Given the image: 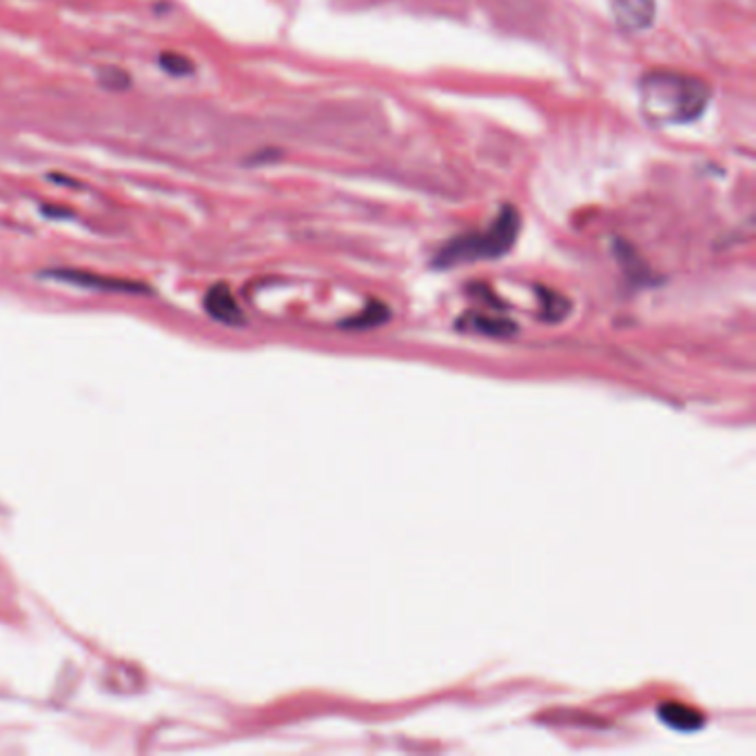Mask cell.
<instances>
[{
    "label": "cell",
    "instance_id": "1",
    "mask_svg": "<svg viewBox=\"0 0 756 756\" xmlns=\"http://www.w3.org/2000/svg\"><path fill=\"white\" fill-rule=\"evenodd\" d=\"M641 112L653 125H690L704 116L710 102L708 85L688 74L651 72L639 87Z\"/></svg>",
    "mask_w": 756,
    "mask_h": 756
},
{
    "label": "cell",
    "instance_id": "2",
    "mask_svg": "<svg viewBox=\"0 0 756 756\" xmlns=\"http://www.w3.org/2000/svg\"><path fill=\"white\" fill-rule=\"evenodd\" d=\"M521 231V218L519 211L513 204H504L495 223L481 231V234H466L453 238L449 244L440 249L436 255L433 266L438 268H453L479 260H497L506 255Z\"/></svg>",
    "mask_w": 756,
    "mask_h": 756
},
{
    "label": "cell",
    "instance_id": "3",
    "mask_svg": "<svg viewBox=\"0 0 756 756\" xmlns=\"http://www.w3.org/2000/svg\"><path fill=\"white\" fill-rule=\"evenodd\" d=\"M613 16L626 32H643L655 21V0H610Z\"/></svg>",
    "mask_w": 756,
    "mask_h": 756
},
{
    "label": "cell",
    "instance_id": "4",
    "mask_svg": "<svg viewBox=\"0 0 756 756\" xmlns=\"http://www.w3.org/2000/svg\"><path fill=\"white\" fill-rule=\"evenodd\" d=\"M204 306L209 311L211 317L220 319L225 324H242V308L236 302L234 293L229 291L227 285H215L209 289L206 298H204Z\"/></svg>",
    "mask_w": 756,
    "mask_h": 756
},
{
    "label": "cell",
    "instance_id": "5",
    "mask_svg": "<svg viewBox=\"0 0 756 756\" xmlns=\"http://www.w3.org/2000/svg\"><path fill=\"white\" fill-rule=\"evenodd\" d=\"M659 719L679 732H694L704 726V717H701L694 708H688L681 704H664L659 708Z\"/></svg>",
    "mask_w": 756,
    "mask_h": 756
},
{
    "label": "cell",
    "instance_id": "6",
    "mask_svg": "<svg viewBox=\"0 0 756 756\" xmlns=\"http://www.w3.org/2000/svg\"><path fill=\"white\" fill-rule=\"evenodd\" d=\"M462 327L475 331V333H483V336H508L515 331V324L508 319H500V317H489V315H468Z\"/></svg>",
    "mask_w": 756,
    "mask_h": 756
},
{
    "label": "cell",
    "instance_id": "7",
    "mask_svg": "<svg viewBox=\"0 0 756 756\" xmlns=\"http://www.w3.org/2000/svg\"><path fill=\"white\" fill-rule=\"evenodd\" d=\"M53 278L67 280V282H76V285H85V287H98V289L142 291L140 285H129V282H121V280H106V278H98V276H89V274H78V272H59V274H53Z\"/></svg>",
    "mask_w": 756,
    "mask_h": 756
},
{
    "label": "cell",
    "instance_id": "8",
    "mask_svg": "<svg viewBox=\"0 0 756 756\" xmlns=\"http://www.w3.org/2000/svg\"><path fill=\"white\" fill-rule=\"evenodd\" d=\"M387 306H382L380 302H370L368 304V308L360 315V317H355V319H351V322H346L344 324V327H353V329H370V327H377V324H382L385 319H387Z\"/></svg>",
    "mask_w": 756,
    "mask_h": 756
},
{
    "label": "cell",
    "instance_id": "9",
    "mask_svg": "<svg viewBox=\"0 0 756 756\" xmlns=\"http://www.w3.org/2000/svg\"><path fill=\"white\" fill-rule=\"evenodd\" d=\"M160 65L172 76H189L193 72V63L187 56H182V53H162Z\"/></svg>",
    "mask_w": 756,
    "mask_h": 756
},
{
    "label": "cell",
    "instance_id": "10",
    "mask_svg": "<svg viewBox=\"0 0 756 756\" xmlns=\"http://www.w3.org/2000/svg\"><path fill=\"white\" fill-rule=\"evenodd\" d=\"M539 293H542V300L546 302V308H544V313H546V317H551V313H555L553 315V319H559L562 315H564V306H568V302L559 295V293H553V291H549V289H544V291H539Z\"/></svg>",
    "mask_w": 756,
    "mask_h": 756
},
{
    "label": "cell",
    "instance_id": "11",
    "mask_svg": "<svg viewBox=\"0 0 756 756\" xmlns=\"http://www.w3.org/2000/svg\"><path fill=\"white\" fill-rule=\"evenodd\" d=\"M100 83H102L104 87H112V89H125V87L129 85V76H127L123 70L110 67V70H102Z\"/></svg>",
    "mask_w": 756,
    "mask_h": 756
}]
</instances>
